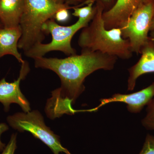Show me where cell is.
<instances>
[{"label": "cell", "instance_id": "3957f363", "mask_svg": "<svg viewBox=\"0 0 154 154\" xmlns=\"http://www.w3.org/2000/svg\"><path fill=\"white\" fill-rule=\"evenodd\" d=\"M69 6L59 4L53 0H24V9L19 26L22 35L18 43V48L24 52L45 38L42 30L43 25L50 19H54L56 13Z\"/></svg>", "mask_w": 154, "mask_h": 154}, {"label": "cell", "instance_id": "cb8c5ba5", "mask_svg": "<svg viewBox=\"0 0 154 154\" xmlns=\"http://www.w3.org/2000/svg\"><path fill=\"white\" fill-rule=\"evenodd\" d=\"M2 27H4V26H3L2 23V22L0 20V28H2Z\"/></svg>", "mask_w": 154, "mask_h": 154}, {"label": "cell", "instance_id": "52a82bcc", "mask_svg": "<svg viewBox=\"0 0 154 154\" xmlns=\"http://www.w3.org/2000/svg\"><path fill=\"white\" fill-rule=\"evenodd\" d=\"M30 70L28 63L25 60L22 63L17 80L11 83L6 82L5 79L0 81V102L4 105L6 112L10 110V105L12 103L19 105L25 113L31 110L30 103L22 94L20 88L21 81L25 79Z\"/></svg>", "mask_w": 154, "mask_h": 154}, {"label": "cell", "instance_id": "ffe728a7", "mask_svg": "<svg viewBox=\"0 0 154 154\" xmlns=\"http://www.w3.org/2000/svg\"><path fill=\"white\" fill-rule=\"evenodd\" d=\"M149 36L150 39L154 41V29L150 31L149 33Z\"/></svg>", "mask_w": 154, "mask_h": 154}, {"label": "cell", "instance_id": "4fadbf2b", "mask_svg": "<svg viewBox=\"0 0 154 154\" xmlns=\"http://www.w3.org/2000/svg\"><path fill=\"white\" fill-rule=\"evenodd\" d=\"M95 0H88L87 5L82 8L74 7L72 15L79 19H93L96 12V7H94Z\"/></svg>", "mask_w": 154, "mask_h": 154}, {"label": "cell", "instance_id": "9a60e30c", "mask_svg": "<svg viewBox=\"0 0 154 154\" xmlns=\"http://www.w3.org/2000/svg\"><path fill=\"white\" fill-rule=\"evenodd\" d=\"M139 154H154V136L147 134L142 149Z\"/></svg>", "mask_w": 154, "mask_h": 154}, {"label": "cell", "instance_id": "d6986e66", "mask_svg": "<svg viewBox=\"0 0 154 154\" xmlns=\"http://www.w3.org/2000/svg\"><path fill=\"white\" fill-rule=\"evenodd\" d=\"M84 1V0H64V3L69 6V5H77Z\"/></svg>", "mask_w": 154, "mask_h": 154}, {"label": "cell", "instance_id": "2e32d148", "mask_svg": "<svg viewBox=\"0 0 154 154\" xmlns=\"http://www.w3.org/2000/svg\"><path fill=\"white\" fill-rule=\"evenodd\" d=\"M17 134H13L8 143L5 147L2 152L0 154H14L17 148Z\"/></svg>", "mask_w": 154, "mask_h": 154}, {"label": "cell", "instance_id": "603a6c76", "mask_svg": "<svg viewBox=\"0 0 154 154\" xmlns=\"http://www.w3.org/2000/svg\"><path fill=\"white\" fill-rule=\"evenodd\" d=\"M154 29V14L153 17L152 19L151 26L150 30Z\"/></svg>", "mask_w": 154, "mask_h": 154}, {"label": "cell", "instance_id": "7c38bea8", "mask_svg": "<svg viewBox=\"0 0 154 154\" xmlns=\"http://www.w3.org/2000/svg\"><path fill=\"white\" fill-rule=\"evenodd\" d=\"M24 0H0V20L5 28L19 26Z\"/></svg>", "mask_w": 154, "mask_h": 154}, {"label": "cell", "instance_id": "ba28073f", "mask_svg": "<svg viewBox=\"0 0 154 154\" xmlns=\"http://www.w3.org/2000/svg\"><path fill=\"white\" fill-rule=\"evenodd\" d=\"M154 96V82H153L147 88L135 93L129 94H116L110 98L101 99L99 105L95 108L86 110V112H96L99 108L108 103L119 102L127 104V108L131 113H139Z\"/></svg>", "mask_w": 154, "mask_h": 154}, {"label": "cell", "instance_id": "30bf717a", "mask_svg": "<svg viewBox=\"0 0 154 154\" xmlns=\"http://www.w3.org/2000/svg\"><path fill=\"white\" fill-rule=\"evenodd\" d=\"M140 59L135 64L128 69V91L134 90L139 77L146 74L154 73V41L149 38L140 51Z\"/></svg>", "mask_w": 154, "mask_h": 154}, {"label": "cell", "instance_id": "7402d4cb", "mask_svg": "<svg viewBox=\"0 0 154 154\" xmlns=\"http://www.w3.org/2000/svg\"><path fill=\"white\" fill-rule=\"evenodd\" d=\"M53 1L59 4H63L64 3V0H53Z\"/></svg>", "mask_w": 154, "mask_h": 154}, {"label": "cell", "instance_id": "5bb4252c", "mask_svg": "<svg viewBox=\"0 0 154 154\" xmlns=\"http://www.w3.org/2000/svg\"><path fill=\"white\" fill-rule=\"evenodd\" d=\"M146 115L142 120L144 127L149 130L154 131V96L147 105Z\"/></svg>", "mask_w": 154, "mask_h": 154}, {"label": "cell", "instance_id": "7a4b0ae2", "mask_svg": "<svg viewBox=\"0 0 154 154\" xmlns=\"http://www.w3.org/2000/svg\"><path fill=\"white\" fill-rule=\"evenodd\" d=\"M104 10L102 3H97L94 17L82 29L78 39L81 51H99L122 60L131 58L133 53L129 41L122 38L120 28H105L102 18Z\"/></svg>", "mask_w": 154, "mask_h": 154}, {"label": "cell", "instance_id": "6da1fadb", "mask_svg": "<svg viewBox=\"0 0 154 154\" xmlns=\"http://www.w3.org/2000/svg\"><path fill=\"white\" fill-rule=\"evenodd\" d=\"M118 59L99 51H81L79 55L63 59L44 57L34 59L36 68L52 71L61 81V87L53 91L52 97L48 101L45 110L48 117L53 119L64 114L77 113L72 105L85 91L86 78L98 70H113Z\"/></svg>", "mask_w": 154, "mask_h": 154}, {"label": "cell", "instance_id": "44dd1931", "mask_svg": "<svg viewBox=\"0 0 154 154\" xmlns=\"http://www.w3.org/2000/svg\"><path fill=\"white\" fill-rule=\"evenodd\" d=\"M113 0H100V2L102 3V5H104V4H110V3H111V2H112ZM104 7V6H103Z\"/></svg>", "mask_w": 154, "mask_h": 154}, {"label": "cell", "instance_id": "e0dca14e", "mask_svg": "<svg viewBox=\"0 0 154 154\" xmlns=\"http://www.w3.org/2000/svg\"><path fill=\"white\" fill-rule=\"evenodd\" d=\"M72 8L68 7V8H63L59 10L56 13L54 16V19L57 20L59 22H64L66 21L69 18V9Z\"/></svg>", "mask_w": 154, "mask_h": 154}, {"label": "cell", "instance_id": "ac0fdd59", "mask_svg": "<svg viewBox=\"0 0 154 154\" xmlns=\"http://www.w3.org/2000/svg\"><path fill=\"white\" fill-rule=\"evenodd\" d=\"M9 129L8 126L5 123H0V151H3L5 147V143H3L1 140V135L3 133L7 131Z\"/></svg>", "mask_w": 154, "mask_h": 154}, {"label": "cell", "instance_id": "277c9868", "mask_svg": "<svg viewBox=\"0 0 154 154\" xmlns=\"http://www.w3.org/2000/svg\"><path fill=\"white\" fill-rule=\"evenodd\" d=\"M92 19H79L73 25L68 26L58 25L54 19H49L42 26V30L45 34H51L52 40L47 44L35 45L25 52V56L34 59L52 51H61L68 56L76 54V51L72 46V38L79 30L88 26Z\"/></svg>", "mask_w": 154, "mask_h": 154}, {"label": "cell", "instance_id": "8992f818", "mask_svg": "<svg viewBox=\"0 0 154 154\" xmlns=\"http://www.w3.org/2000/svg\"><path fill=\"white\" fill-rule=\"evenodd\" d=\"M154 14V0H148L134 11L120 28L122 38L128 39L131 51L137 55L149 39Z\"/></svg>", "mask_w": 154, "mask_h": 154}, {"label": "cell", "instance_id": "9c48e42d", "mask_svg": "<svg viewBox=\"0 0 154 154\" xmlns=\"http://www.w3.org/2000/svg\"><path fill=\"white\" fill-rule=\"evenodd\" d=\"M148 0H117L113 7L103 12L102 18L107 30L120 28L136 10Z\"/></svg>", "mask_w": 154, "mask_h": 154}, {"label": "cell", "instance_id": "5b68a950", "mask_svg": "<svg viewBox=\"0 0 154 154\" xmlns=\"http://www.w3.org/2000/svg\"><path fill=\"white\" fill-rule=\"evenodd\" d=\"M7 121L11 127L20 132H30L47 145L54 154H72L62 145L59 137L45 125L43 116L38 110L15 113L8 116Z\"/></svg>", "mask_w": 154, "mask_h": 154}, {"label": "cell", "instance_id": "8fae6325", "mask_svg": "<svg viewBox=\"0 0 154 154\" xmlns=\"http://www.w3.org/2000/svg\"><path fill=\"white\" fill-rule=\"evenodd\" d=\"M22 35L20 26L14 28H0V58L6 55L14 56L19 63L24 61L18 51V43Z\"/></svg>", "mask_w": 154, "mask_h": 154}]
</instances>
